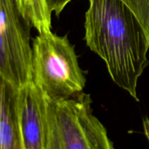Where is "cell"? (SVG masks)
<instances>
[{"label": "cell", "instance_id": "obj_1", "mask_svg": "<svg viewBox=\"0 0 149 149\" xmlns=\"http://www.w3.org/2000/svg\"><path fill=\"white\" fill-rule=\"evenodd\" d=\"M84 29L86 44L104 61L113 82L139 101L149 44L135 14L121 0H89Z\"/></svg>", "mask_w": 149, "mask_h": 149}, {"label": "cell", "instance_id": "obj_2", "mask_svg": "<svg viewBox=\"0 0 149 149\" xmlns=\"http://www.w3.org/2000/svg\"><path fill=\"white\" fill-rule=\"evenodd\" d=\"M32 82L50 101L83 92L86 79L68 36L39 33L32 42Z\"/></svg>", "mask_w": 149, "mask_h": 149}, {"label": "cell", "instance_id": "obj_3", "mask_svg": "<svg viewBox=\"0 0 149 149\" xmlns=\"http://www.w3.org/2000/svg\"><path fill=\"white\" fill-rule=\"evenodd\" d=\"M47 102L45 149H116L89 94Z\"/></svg>", "mask_w": 149, "mask_h": 149}, {"label": "cell", "instance_id": "obj_4", "mask_svg": "<svg viewBox=\"0 0 149 149\" xmlns=\"http://www.w3.org/2000/svg\"><path fill=\"white\" fill-rule=\"evenodd\" d=\"M31 28L15 0H0V74L17 88L32 81Z\"/></svg>", "mask_w": 149, "mask_h": 149}, {"label": "cell", "instance_id": "obj_5", "mask_svg": "<svg viewBox=\"0 0 149 149\" xmlns=\"http://www.w3.org/2000/svg\"><path fill=\"white\" fill-rule=\"evenodd\" d=\"M19 113L26 149H45L47 102L32 81L19 88Z\"/></svg>", "mask_w": 149, "mask_h": 149}, {"label": "cell", "instance_id": "obj_6", "mask_svg": "<svg viewBox=\"0 0 149 149\" xmlns=\"http://www.w3.org/2000/svg\"><path fill=\"white\" fill-rule=\"evenodd\" d=\"M19 88L0 74V149H26L20 127Z\"/></svg>", "mask_w": 149, "mask_h": 149}, {"label": "cell", "instance_id": "obj_7", "mask_svg": "<svg viewBox=\"0 0 149 149\" xmlns=\"http://www.w3.org/2000/svg\"><path fill=\"white\" fill-rule=\"evenodd\" d=\"M25 19L39 33L51 31V14L46 0H15Z\"/></svg>", "mask_w": 149, "mask_h": 149}, {"label": "cell", "instance_id": "obj_8", "mask_svg": "<svg viewBox=\"0 0 149 149\" xmlns=\"http://www.w3.org/2000/svg\"><path fill=\"white\" fill-rule=\"evenodd\" d=\"M135 14L149 44V0H121Z\"/></svg>", "mask_w": 149, "mask_h": 149}, {"label": "cell", "instance_id": "obj_9", "mask_svg": "<svg viewBox=\"0 0 149 149\" xmlns=\"http://www.w3.org/2000/svg\"><path fill=\"white\" fill-rule=\"evenodd\" d=\"M46 1L50 13H52L53 12L55 13V15L59 16L65 6L71 0H46Z\"/></svg>", "mask_w": 149, "mask_h": 149}]
</instances>
